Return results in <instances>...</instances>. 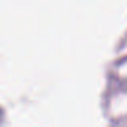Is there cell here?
I'll use <instances>...</instances> for the list:
<instances>
[]
</instances>
